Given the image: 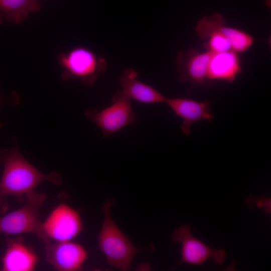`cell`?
Instances as JSON below:
<instances>
[{
    "label": "cell",
    "instance_id": "cell-5",
    "mask_svg": "<svg viewBox=\"0 0 271 271\" xmlns=\"http://www.w3.org/2000/svg\"><path fill=\"white\" fill-rule=\"evenodd\" d=\"M58 61L63 70L62 77L64 79H78L87 85L94 83L106 68L103 57H98L83 47H75L61 54Z\"/></svg>",
    "mask_w": 271,
    "mask_h": 271
},
{
    "label": "cell",
    "instance_id": "cell-18",
    "mask_svg": "<svg viewBox=\"0 0 271 271\" xmlns=\"http://www.w3.org/2000/svg\"><path fill=\"white\" fill-rule=\"evenodd\" d=\"M2 103H2V101H1V98H0V108H1V105H2Z\"/></svg>",
    "mask_w": 271,
    "mask_h": 271
},
{
    "label": "cell",
    "instance_id": "cell-15",
    "mask_svg": "<svg viewBox=\"0 0 271 271\" xmlns=\"http://www.w3.org/2000/svg\"><path fill=\"white\" fill-rule=\"evenodd\" d=\"M42 0H0V25L5 21L19 24L27 19L29 14L41 8Z\"/></svg>",
    "mask_w": 271,
    "mask_h": 271
},
{
    "label": "cell",
    "instance_id": "cell-13",
    "mask_svg": "<svg viewBox=\"0 0 271 271\" xmlns=\"http://www.w3.org/2000/svg\"><path fill=\"white\" fill-rule=\"evenodd\" d=\"M242 72L238 53L230 50L212 53L208 66L209 81L233 82Z\"/></svg>",
    "mask_w": 271,
    "mask_h": 271
},
{
    "label": "cell",
    "instance_id": "cell-6",
    "mask_svg": "<svg viewBox=\"0 0 271 271\" xmlns=\"http://www.w3.org/2000/svg\"><path fill=\"white\" fill-rule=\"evenodd\" d=\"M84 114L101 129L104 137L119 131L136 119L130 99L120 91H117L113 95L112 103L109 106L99 111L89 109Z\"/></svg>",
    "mask_w": 271,
    "mask_h": 271
},
{
    "label": "cell",
    "instance_id": "cell-1",
    "mask_svg": "<svg viewBox=\"0 0 271 271\" xmlns=\"http://www.w3.org/2000/svg\"><path fill=\"white\" fill-rule=\"evenodd\" d=\"M11 148L0 149V163L4 170L0 180V193L20 198L40 183L49 181L58 185L62 182L56 172L44 174L29 162L21 154L16 140Z\"/></svg>",
    "mask_w": 271,
    "mask_h": 271
},
{
    "label": "cell",
    "instance_id": "cell-7",
    "mask_svg": "<svg viewBox=\"0 0 271 271\" xmlns=\"http://www.w3.org/2000/svg\"><path fill=\"white\" fill-rule=\"evenodd\" d=\"M172 237L174 242L181 244V258L177 266L183 263L202 265L209 258L221 265L226 257L224 249L212 248L194 236L188 225H181L174 231Z\"/></svg>",
    "mask_w": 271,
    "mask_h": 271
},
{
    "label": "cell",
    "instance_id": "cell-10",
    "mask_svg": "<svg viewBox=\"0 0 271 271\" xmlns=\"http://www.w3.org/2000/svg\"><path fill=\"white\" fill-rule=\"evenodd\" d=\"M212 52H199L194 49L181 51L176 59L177 70L181 82H189L194 86L205 85L208 78V66Z\"/></svg>",
    "mask_w": 271,
    "mask_h": 271
},
{
    "label": "cell",
    "instance_id": "cell-2",
    "mask_svg": "<svg viewBox=\"0 0 271 271\" xmlns=\"http://www.w3.org/2000/svg\"><path fill=\"white\" fill-rule=\"evenodd\" d=\"M225 23V18L217 13L204 16L197 22L195 31L204 47L212 53L232 50L241 53L247 51L253 44V37L241 30L227 27Z\"/></svg>",
    "mask_w": 271,
    "mask_h": 271
},
{
    "label": "cell",
    "instance_id": "cell-12",
    "mask_svg": "<svg viewBox=\"0 0 271 271\" xmlns=\"http://www.w3.org/2000/svg\"><path fill=\"white\" fill-rule=\"evenodd\" d=\"M38 260L37 253L26 245L22 237L10 238L2 257V270L33 271Z\"/></svg>",
    "mask_w": 271,
    "mask_h": 271
},
{
    "label": "cell",
    "instance_id": "cell-9",
    "mask_svg": "<svg viewBox=\"0 0 271 271\" xmlns=\"http://www.w3.org/2000/svg\"><path fill=\"white\" fill-rule=\"evenodd\" d=\"M47 261L59 271H76L82 269L88 257L85 248L72 241L45 243Z\"/></svg>",
    "mask_w": 271,
    "mask_h": 271
},
{
    "label": "cell",
    "instance_id": "cell-4",
    "mask_svg": "<svg viewBox=\"0 0 271 271\" xmlns=\"http://www.w3.org/2000/svg\"><path fill=\"white\" fill-rule=\"evenodd\" d=\"M26 196V202L21 207L0 217V233L6 235L32 233L47 243L50 240L44 231L40 216L47 195L33 190Z\"/></svg>",
    "mask_w": 271,
    "mask_h": 271
},
{
    "label": "cell",
    "instance_id": "cell-17",
    "mask_svg": "<svg viewBox=\"0 0 271 271\" xmlns=\"http://www.w3.org/2000/svg\"><path fill=\"white\" fill-rule=\"evenodd\" d=\"M6 197L0 193V211H5L8 208Z\"/></svg>",
    "mask_w": 271,
    "mask_h": 271
},
{
    "label": "cell",
    "instance_id": "cell-14",
    "mask_svg": "<svg viewBox=\"0 0 271 271\" xmlns=\"http://www.w3.org/2000/svg\"><path fill=\"white\" fill-rule=\"evenodd\" d=\"M137 72L132 68L125 69L119 77L120 91L130 99L144 103L165 102L166 97L152 86L138 80Z\"/></svg>",
    "mask_w": 271,
    "mask_h": 271
},
{
    "label": "cell",
    "instance_id": "cell-16",
    "mask_svg": "<svg viewBox=\"0 0 271 271\" xmlns=\"http://www.w3.org/2000/svg\"><path fill=\"white\" fill-rule=\"evenodd\" d=\"M245 203L250 208L255 207L262 209L265 213H270V199L263 197L249 196Z\"/></svg>",
    "mask_w": 271,
    "mask_h": 271
},
{
    "label": "cell",
    "instance_id": "cell-3",
    "mask_svg": "<svg viewBox=\"0 0 271 271\" xmlns=\"http://www.w3.org/2000/svg\"><path fill=\"white\" fill-rule=\"evenodd\" d=\"M114 204V201L109 199L103 205L104 220L97 237L98 245L109 265L126 270L142 249L136 248L113 220L110 209Z\"/></svg>",
    "mask_w": 271,
    "mask_h": 271
},
{
    "label": "cell",
    "instance_id": "cell-8",
    "mask_svg": "<svg viewBox=\"0 0 271 271\" xmlns=\"http://www.w3.org/2000/svg\"><path fill=\"white\" fill-rule=\"evenodd\" d=\"M44 231L54 241H72L83 230L82 221L79 212L68 205L62 203L56 206L43 222Z\"/></svg>",
    "mask_w": 271,
    "mask_h": 271
},
{
    "label": "cell",
    "instance_id": "cell-11",
    "mask_svg": "<svg viewBox=\"0 0 271 271\" xmlns=\"http://www.w3.org/2000/svg\"><path fill=\"white\" fill-rule=\"evenodd\" d=\"M174 113L182 119L181 128L189 136L192 126L201 120L211 122L214 119L208 100L202 101L184 98H167L165 102Z\"/></svg>",
    "mask_w": 271,
    "mask_h": 271
}]
</instances>
